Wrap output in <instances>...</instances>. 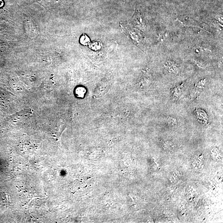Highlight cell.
<instances>
[{"mask_svg": "<svg viewBox=\"0 0 223 223\" xmlns=\"http://www.w3.org/2000/svg\"><path fill=\"white\" fill-rule=\"evenodd\" d=\"M205 84V79H204V80L200 81L196 84L195 86L200 88H204Z\"/></svg>", "mask_w": 223, "mask_h": 223, "instance_id": "cell-6", "label": "cell"}, {"mask_svg": "<svg viewBox=\"0 0 223 223\" xmlns=\"http://www.w3.org/2000/svg\"><path fill=\"white\" fill-rule=\"evenodd\" d=\"M162 145L163 147L165 148H167L170 147H172L173 146V143H171L170 141H163L162 142Z\"/></svg>", "mask_w": 223, "mask_h": 223, "instance_id": "cell-4", "label": "cell"}, {"mask_svg": "<svg viewBox=\"0 0 223 223\" xmlns=\"http://www.w3.org/2000/svg\"><path fill=\"white\" fill-rule=\"evenodd\" d=\"M165 66H166L168 70L170 72L173 73L174 74H177L178 72V68L174 64H173L172 63L168 62L167 63H166V65H165Z\"/></svg>", "mask_w": 223, "mask_h": 223, "instance_id": "cell-2", "label": "cell"}, {"mask_svg": "<svg viewBox=\"0 0 223 223\" xmlns=\"http://www.w3.org/2000/svg\"><path fill=\"white\" fill-rule=\"evenodd\" d=\"M3 5V3L2 0H0V7H2Z\"/></svg>", "mask_w": 223, "mask_h": 223, "instance_id": "cell-7", "label": "cell"}, {"mask_svg": "<svg viewBox=\"0 0 223 223\" xmlns=\"http://www.w3.org/2000/svg\"><path fill=\"white\" fill-rule=\"evenodd\" d=\"M166 122L168 124L172 126H174L177 124V120L176 118L173 117L168 116L166 118Z\"/></svg>", "mask_w": 223, "mask_h": 223, "instance_id": "cell-3", "label": "cell"}, {"mask_svg": "<svg viewBox=\"0 0 223 223\" xmlns=\"http://www.w3.org/2000/svg\"><path fill=\"white\" fill-rule=\"evenodd\" d=\"M88 40H89V38H88L86 35L85 36L84 35V36H81V38L80 42L82 44H87V43H88Z\"/></svg>", "mask_w": 223, "mask_h": 223, "instance_id": "cell-5", "label": "cell"}, {"mask_svg": "<svg viewBox=\"0 0 223 223\" xmlns=\"http://www.w3.org/2000/svg\"><path fill=\"white\" fill-rule=\"evenodd\" d=\"M184 89L185 86L184 83L180 85H176L173 87L171 90V95L173 100L175 101L178 100L183 94Z\"/></svg>", "mask_w": 223, "mask_h": 223, "instance_id": "cell-1", "label": "cell"}]
</instances>
